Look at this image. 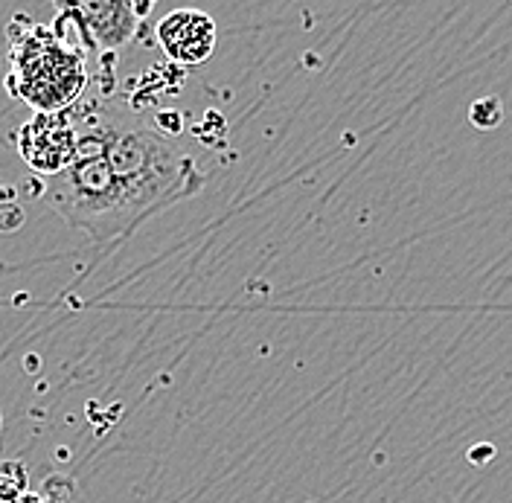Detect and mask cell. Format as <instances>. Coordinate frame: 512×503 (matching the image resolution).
I'll return each instance as SVG.
<instances>
[{
  "label": "cell",
  "instance_id": "obj_1",
  "mask_svg": "<svg viewBox=\"0 0 512 503\" xmlns=\"http://www.w3.org/2000/svg\"><path fill=\"white\" fill-rule=\"evenodd\" d=\"M73 111L76 155L47 178L44 201L94 242L128 236L204 184L184 149L123 108L91 102Z\"/></svg>",
  "mask_w": 512,
  "mask_h": 503
},
{
  "label": "cell",
  "instance_id": "obj_2",
  "mask_svg": "<svg viewBox=\"0 0 512 503\" xmlns=\"http://www.w3.org/2000/svg\"><path fill=\"white\" fill-rule=\"evenodd\" d=\"M88 85V64L76 44L56 30L32 24L12 44L9 88L35 111H64Z\"/></svg>",
  "mask_w": 512,
  "mask_h": 503
},
{
  "label": "cell",
  "instance_id": "obj_3",
  "mask_svg": "<svg viewBox=\"0 0 512 503\" xmlns=\"http://www.w3.org/2000/svg\"><path fill=\"white\" fill-rule=\"evenodd\" d=\"M56 9L99 50H117L128 44L137 32L140 15L146 12L137 0H56Z\"/></svg>",
  "mask_w": 512,
  "mask_h": 503
},
{
  "label": "cell",
  "instance_id": "obj_4",
  "mask_svg": "<svg viewBox=\"0 0 512 503\" xmlns=\"http://www.w3.org/2000/svg\"><path fill=\"white\" fill-rule=\"evenodd\" d=\"M76 134L79 126L73 105L64 111H35V117L21 128V158L30 163L32 172L50 178L76 155Z\"/></svg>",
  "mask_w": 512,
  "mask_h": 503
},
{
  "label": "cell",
  "instance_id": "obj_5",
  "mask_svg": "<svg viewBox=\"0 0 512 503\" xmlns=\"http://www.w3.org/2000/svg\"><path fill=\"white\" fill-rule=\"evenodd\" d=\"M158 44L178 64H204L216 50V24L201 9H175L158 24Z\"/></svg>",
  "mask_w": 512,
  "mask_h": 503
},
{
  "label": "cell",
  "instance_id": "obj_6",
  "mask_svg": "<svg viewBox=\"0 0 512 503\" xmlns=\"http://www.w3.org/2000/svg\"><path fill=\"white\" fill-rule=\"evenodd\" d=\"M472 123L478 128H495L501 120H504V108H501V102L498 99H478L475 105H472Z\"/></svg>",
  "mask_w": 512,
  "mask_h": 503
},
{
  "label": "cell",
  "instance_id": "obj_7",
  "mask_svg": "<svg viewBox=\"0 0 512 503\" xmlns=\"http://www.w3.org/2000/svg\"><path fill=\"white\" fill-rule=\"evenodd\" d=\"M18 503H41V498H35V495H24Z\"/></svg>",
  "mask_w": 512,
  "mask_h": 503
},
{
  "label": "cell",
  "instance_id": "obj_8",
  "mask_svg": "<svg viewBox=\"0 0 512 503\" xmlns=\"http://www.w3.org/2000/svg\"><path fill=\"white\" fill-rule=\"evenodd\" d=\"M437 503H454V501H437Z\"/></svg>",
  "mask_w": 512,
  "mask_h": 503
}]
</instances>
